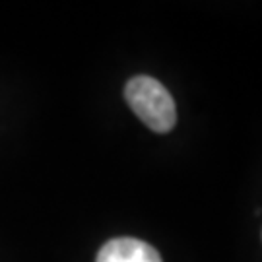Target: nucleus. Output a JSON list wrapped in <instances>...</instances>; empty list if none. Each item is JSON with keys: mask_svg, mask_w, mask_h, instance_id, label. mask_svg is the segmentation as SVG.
<instances>
[{"mask_svg": "<svg viewBox=\"0 0 262 262\" xmlns=\"http://www.w3.org/2000/svg\"><path fill=\"white\" fill-rule=\"evenodd\" d=\"M124 97L148 128L165 134L177 124V107L165 85L150 76H134L124 88Z\"/></svg>", "mask_w": 262, "mask_h": 262, "instance_id": "obj_1", "label": "nucleus"}, {"mask_svg": "<svg viewBox=\"0 0 262 262\" xmlns=\"http://www.w3.org/2000/svg\"><path fill=\"white\" fill-rule=\"evenodd\" d=\"M95 262H163L159 253L140 239L119 237L101 247Z\"/></svg>", "mask_w": 262, "mask_h": 262, "instance_id": "obj_2", "label": "nucleus"}]
</instances>
